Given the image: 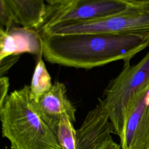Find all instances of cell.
Masks as SVG:
<instances>
[{
    "instance_id": "1",
    "label": "cell",
    "mask_w": 149,
    "mask_h": 149,
    "mask_svg": "<svg viewBox=\"0 0 149 149\" xmlns=\"http://www.w3.org/2000/svg\"><path fill=\"white\" fill-rule=\"evenodd\" d=\"M41 36L46 61L80 69H89L118 61L128 63L137 54L149 47V36L136 34Z\"/></svg>"
},
{
    "instance_id": "2",
    "label": "cell",
    "mask_w": 149,
    "mask_h": 149,
    "mask_svg": "<svg viewBox=\"0 0 149 149\" xmlns=\"http://www.w3.org/2000/svg\"><path fill=\"white\" fill-rule=\"evenodd\" d=\"M2 136L12 149H62L56 128L37 109L30 97V86L11 92L0 105Z\"/></svg>"
},
{
    "instance_id": "3",
    "label": "cell",
    "mask_w": 149,
    "mask_h": 149,
    "mask_svg": "<svg viewBox=\"0 0 149 149\" xmlns=\"http://www.w3.org/2000/svg\"><path fill=\"white\" fill-rule=\"evenodd\" d=\"M149 86V51L136 65L124 63L104 90L99 103L108 114L115 133L120 134L126 108L132 98Z\"/></svg>"
},
{
    "instance_id": "4",
    "label": "cell",
    "mask_w": 149,
    "mask_h": 149,
    "mask_svg": "<svg viewBox=\"0 0 149 149\" xmlns=\"http://www.w3.org/2000/svg\"><path fill=\"white\" fill-rule=\"evenodd\" d=\"M40 32L41 34L52 35L105 33L149 36V3L130 2L129 6L123 11L106 17L62 23Z\"/></svg>"
},
{
    "instance_id": "5",
    "label": "cell",
    "mask_w": 149,
    "mask_h": 149,
    "mask_svg": "<svg viewBox=\"0 0 149 149\" xmlns=\"http://www.w3.org/2000/svg\"><path fill=\"white\" fill-rule=\"evenodd\" d=\"M130 2L126 0H61L47 5L42 30L57 24L83 22L106 17L125 10Z\"/></svg>"
},
{
    "instance_id": "6",
    "label": "cell",
    "mask_w": 149,
    "mask_h": 149,
    "mask_svg": "<svg viewBox=\"0 0 149 149\" xmlns=\"http://www.w3.org/2000/svg\"><path fill=\"white\" fill-rule=\"evenodd\" d=\"M119 137L122 149H141L149 146V86L129 102Z\"/></svg>"
},
{
    "instance_id": "7",
    "label": "cell",
    "mask_w": 149,
    "mask_h": 149,
    "mask_svg": "<svg viewBox=\"0 0 149 149\" xmlns=\"http://www.w3.org/2000/svg\"><path fill=\"white\" fill-rule=\"evenodd\" d=\"M115 133L106 110L98 102L76 130L77 149H98L112 140Z\"/></svg>"
},
{
    "instance_id": "8",
    "label": "cell",
    "mask_w": 149,
    "mask_h": 149,
    "mask_svg": "<svg viewBox=\"0 0 149 149\" xmlns=\"http://www.w3.org/2000/svg\"><path fill=\"white\" fill-rule=\"evenodd\" d=\"M30 54L37 60L43 56V39L39 31L13 26L8 31L0 29V61L10 56Z\"/></svg>"
},
{
    "instance_id": "9",
    "label": "cell",
    "mask_w": 149,
    "mask_h": 149,
    "mask_svg": "<svg viewBox=\"0 0 149 149\" xmlns=\"http://www.w3.org/2000/svg\"><path fill=\"white\" fill-rule=\"evenodd\" d=\"M34 102L42 115L56 128L63 115L68 116L73 123L76 122V109L68 98L66 86L63 83L55 82L38 102Z\"/></svg>"
},
{
    "instance_id": "10",
    "label": "cell",
    "mask_w": 149,
    "mask_h": 149,
    "mask_svg": "<svg viewBox=\"0 0 149 149\" xmlns=\"http://www.w3.org/2000/svg\"><path fill=\"white\" fill-rule=\"evenodd\" d=\"M12 11L16 24L38 29L42 25L46 15L44 0H3Z\"/></svg>"
},
{
    "instance_id": "11",
    "label": "cell",
    "mask_w": 149,
    "mask_h": 149,
    "mask_svg": "<svg viewBox=\"0 0 149 149\" xmlns=\"http://www.w3.org/2000/svg\"><path fill=\"white\" fill-rule=\"evenodd\" d=\"M53 84L42 59L37 60L30 85V97L35 102L51 88Z\"/></svg>"
},
{
    "instance_id": "12",
    "label": "cell",
    "mask_w": 149,
    "mask_h": 149,
    "mask_svg": "<svg viewBox=\"0 0 149 149\" xmlns=\"http://www.w3.org/2000/svg\"><path fill=\"white\" fill-rule=\"evenodd\" d=\"M73 123L68 116L63 115L57 125L56 136L62 149H77L76 130Z\"/></svg>"
},
{
    "instance_id": "13",
    "label": "cell",
    "mask_w": 149,
    "mask_h": 149,
    "mask_svg": "<svg viewBox=\"0 0 149 149\" xmlns=\"http://www.w3.org/2000/svg\"><path fill=\"white\" fill-rule=\"evenodd\" d=\"M16 24L15 17L12 11L3 0H0L1 29L8 31Z\"/></svg>"
},
{
    "instance_id": "14",
    "label": "cell",
    "mask_w": 149,
    "mask_h": 149,
    "mask_svg": "<svg viewBox=\"0 0 149 149\" xmlns=\"http://www.w3.org/2000/svg\"><path fill=\"white\" fill-rule=\"evenodd\" d=\"M9 78L6 76H1L0 79V105L3 103L8 97L9 88Z\"/></svg>"
},
{
    "instance_id": "15",
    "label": "cell",
    "mask_w": 149,
    "mask_h": 149,
    "mask_svg": "<svg viewBox=\"0 0 149 149\" xmlns=\"http://www.w3.org/2000/svg\"><path fill=\"white\" fill-rule=\"evenodd\" d=\"M19 56H10L1 61V77L6 73L10 67L18 60Z\"/></svg>"
},
{
    "instance_id": "16",
    "label": "cell",
    "mask_w": 149,
    "mask_h": 149,
    "mask_svg": "<svg viewBox=\"0 0 149 149\" xmlns=\"http://www.w3.org/2000/svg\"><path fill=\"white\" fill-rule=\"evenodd\" d=\"M130 2L140 3H149V0H126Z\"/></svg>"
},
{
    "instance_id": "17",
    "label": "cell",
    "mask_w": 149,
    "mask_h": 149,
    "mask_svg": "<svg viewBox=\"0 0 149 149\" xmlns=\"http://www.w3.org/2000/svg\"><path fill=\"white\" fill-rule=\"evenodd\" d=\"M44 1L47 3V5H54L58 3L61 0H44Z\"/></svg>"
},
{
    "instance_id": "18",
    "label": "cell",
    "mask_w": 149,
    "mask_h": 149,
    "mask_svg": "<svg viewBox=\"0 0 149 149\" xmlns=\"http://www.w3.org/2000/svg\"><path fill=\"white\" fill-rule=\"evenodd\" d=\"M141 149H149V146L147 147H145V148H141Z\"/></svg>"
}]
</instances>
